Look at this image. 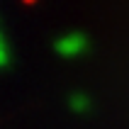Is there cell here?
<instances>
[{"instance_id":"1","label":"cell","mask_w":129,"mask_h":129,"mask_svg":"<svg viewBox=\"0 0 129 129\" xmlns=\"http://www.w3.org/2000/svg\"><path fill=\"white\" fill-rule=\"evenodd\" d=\"M88 49V37L83 32H66L54 39V51L61 58H76Z\"/></svg>"},{"instance_id":"2","label":"cell","mask_w":129,"mask_h":129,"mask_svg":"<svg viewBox=\"0 0 129 129\" xmlns=\"http://www.w3.org/2000/svg\"><path fill=\"white\" fill-rule=\"evenodd\" d=\"M68 107L73 110V112H85L88 110V95H83V93H73L71 98H68Z\"/></svg>"},{"instance_id":"3","label":"cell","mask_w":129,"mask_h":129,"mask_svg":"<svg viewBox=\"0 0 129 129\" xmlns=\"http://www.w3.org/2000/svg\"><path fill=\"white\" fill-rule=\"evenodd\" d=\"M7 63H10V44H7L5 34L0 29V68H5Z\"/></svg>"}]
</instances>
